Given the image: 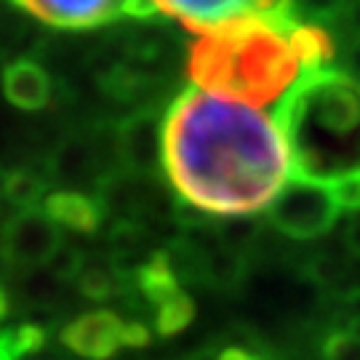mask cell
<instances>
[{"label":"cell","instance_id":"cell-1","mask_svg":"<svg viewBox=\"0 0 360 360\" xmlns=\"http://www.w3.org/2000/svg\"><path fill=\"white\" fill-rule=\"evenodd\" d=\"M163 171L198 211L251 217L288 184L291 155L264 107L187 89L163 120Z\"/></svg>","mask_w":360,"mask_h":360},{"label":"cell","instance_id":"cell-2","mask_svg":"<svg viewBox=\"0 0 360 360\" xmlns=\"http://www.w3.org/2000/svg\"><path fill=\"white\" fill-rule=\"evenodd\" d=\"M288 25L272 16H245L198 35L187 49L193 86L254 107H278L304 75Z\"/></svg>","mask_w":360,"mask_h":360},{"label":"cell","instance_id":"cell-3","mask_svg":"<svg viewBox=\"0 0 360 360\" xmlns=\"http://www.w3.org/2000/svg\"><path fill=\"white\" fill-rule=\"evenodd\" d=\"M294 179L334 187L360 179V83L347 72L318 70L275 107Z\"/></svg>","mask_w":360,"mask_h":360},{"label":"cell","instance_id":"cell-4","mask_svg":"<svg viewBox=\"0 0 360 360\" xmlns=\"http://www.w3.org/2000/svg\"><path fill=\"white\" fill-rule=\"evenodd\" d=\"M342 208L328 184L291 179L267 206V221L296 240L321 238L336 224Z\"/></svg>","mask_w":360,"mask_h":360},{"label":"cell","instance_id":"cell-5","mask_svg":"<svg viewBox=\"0 0 360 360\" xmlns=\"http://www.w3.org/2000/svg\"><path fill=\"white\" fill-rule=\"evenodd\" d=\"M163 16L176 19L184 30L203 35L208 30L230 25L245 16L285 19L291 0H155Z\"/></svg>","mask_w":360,"mask_h":360},{"label":"cell","instance_id":"cell-6","mask_svg":"<svg viewBox=\"0 0 360 360\" xmlns=\"http://www.w3.org/2000/svg\"><path fill=\"white\" fill-rule=\"evenodd\" d=\"M117 158L134 176H158L163 171V120L155 112H136L120 123Z\"/></svg>","mask_w":360,"mask_h":360},{"label":"cell","instance_id":"cell-7","mask_svg":"<svg viewBox=\"0 0 360 360\" xmlns=\"http://www.w3.org/2000/svg\"><path fill=\"white\" fill-rule=\"evenodd\" d=\"M3 248L6 254L19 264H43L56 257L62 248L59 224L51 221L43 211L27 208L6 224L3 232Z\"/></svg>","mask_w":360,"mask_h":360},{"label":"cell","instance_id":"cell-8","mask_svg":"<svg viewBox=\"0 0 360 360\" xmlns=\"http://www.w3.org/2000/svg\"><path fill=\"white\" fill-rule=\"evenodd\" d=\"M19 8L59 30H91L126 16L129 0H13Z\"/></svg>","mask_w":360,"mask_h":360},{"label":"cell","instance_id":"cell-9","mask_svg":"<svg viewBox=\"0 0 360 360\" xmlns=\"http://www.w3.org/2000/svg\"><path fill=\"white\" fill-rule=\"evenodd\" d=\"M0 77L6 99L19 110L35 112L51 102V77L32 59H13L3 67Z\"/></svg>","mask_w":360,"mask_h":360},{"label":"cell","instance_id":"cell-10","mask_svg":"<svg viewBox=\"0 0 360 360\" xmlns=\"http://www.w3.org/2000/svg\"><path fill=\"white\" fill-rule=\"evenodd\" d=\"M43 214L56 221L59 227L91 235L102 227L104 208L91 195L77 190H56L43 198Z\"/></svg>","mask_w":360,"mask_h":360},{"label":"cell","instance_id":"cell-11","mask_svg":"<svg viewBox=\"0 0 360 360\" xmlns=\"http://www.w3.org/2000/svg\"><path fill=\"white\" fill-rule=\"evenodd\" d=\"M67 345L86 355H110L123 339V326L110 312H94L86 315L67 328Z\"/></svg>","mask_w":360,"mask_h":360},{"label":"cell","instance_id":"cell-12","mask_svg":"<svg viewBox=\"0 0 360 360\" xmlns=\"http://www.w3.org/2000/svg\"><path fill=\"white\" fill-rule=\"evenodd\" d=\"M288 40H291V46H294L304 72L328 70V65L334 62V38L328 35V30L323 25H299V22H291L288 25Z\"/></svg>","mask_w":360,"mask_h":360},{"label":"cell","instance_id":"cell-13","mask_svg":"<svg viewBox=\"0 0 360 360\" xmlns=\"http://www.w3.org/2000/svg\"><path fill=\"white\" fill-rule=\"evenodd\" d=\"M139 283H142V291L150 299L155 302H166L171 299L174 294H179L176 291V278H174V270H171V264H168V257L166 254H155L147 264L142 267L139 272Z\"/></svg>","mask_w":360,"mask_h":360},{"label":"cell","instance_id":"cell-14","mask_svg":"<svg viewBox=\"0 0 360 360\" xmlns=\"http://www.w3.org/2000/svg\"><path fill=\"white\" fill-rule=\"evenodd\" d=\"M3 195L19 211L35 208V203L43 198V179H38L32 171H11L3 179Z\"/></svg>","mask_w":360,"mask_h":360},{"label":"cell","instance_id":"cell-15","mask_svg":"<svg viewBox=\"0 0 360 360\" xmlns=\"http://www.w3.org/2000/svg\"><path fill=\"white\" fill-rule=\"evenodd\" d=\"M345 6L347 0H291L285 8V19L299 25H323L328 19H336L345 11Z\"/></svg>","mask_w":360,"mask_h":360},{"label":"cell","instance_id":"cell-16","mask_svg":"<svg viewBox=\"0 0 360 360\" xmlns=\"http://www.w3.org/2000/svg\"><path fill=\"white\" fill-rule=\"evenodd\" d=\"M102 86L110 96H115V99H129V96H134V94L139 91V86H142V75L129 70V67H112L110 72L102 75Z\"/></svg>","mask_w":360,"mask_h":360},{"label":"cell","instance_id":"cell-17","mask_svg":"<svg viewBox=\"0 0 360 360\" xmlns=\"http://www.w3.org/2000/svg\"><path fill=\"white\" fill-rule=\"evenodd\" d=\"M193 315V304L184 294H174L171 299H166L160 304V318H158V326L160 331H176L184 323L190 321Z\"/></svg>","mask_w":360,"mask_h":360},{"label":"cell","instance_id":"cell-18","mask_svg":"<svg viewBox=\"0 0 360 360\" xmlns=\"http://www.w3.org/2000/svg\"><path fill=\"white\" fill-rule=\"evenodd\" d=\"M331 360H360V334H336L328 342Z\"/></svg>","mask_w":360,"mask_h":360},{"label":"cell","instance_id":"cell-19","mask_svg":"<svg viewBox=\"0 0 360 360\" xmlns=\"http://www.w3.org/2000/svg\"><path fill=\"white\" fill-rule=\"evenodd\" d=\"M336 195V203L342 211L347 214H358L360 211V179H347V181H339L331 187Z\"/></svg>","mask_w":360,"mask_h":360},{"label":"cell","instance_id":"cell-20","mask_svg":"<svg viewBox=\"0 0 360 360\" xmlns=\"http://www.w3.org/2000/svg\"><path fill=\"white\" fill-rule=\"evenodd\" d=\"M80 283L86 288V294L91 296H104L110 291V270L107 267H99V264H91L83 270V278Z\"/></svg>","mask_w":360,"mask_h":360},{"label":"cell","instance_id":"cell-21","mask_svg":"<svg viewBox=\"0 0 360 360\" xmlns=\"http://www.w3.org/2000/svg\"><path fill=\"white\" fill-rule=\"evenodd\" d=\"M347 245L360 257V211L352 214L349 219V227H347Z\"/></svg>","mask_w":360,"mask_h":360},{"label":"cell","instance_id":"cell-22","mask_svg":"<svg viewBox=\"0 0 360 360\" xmlns=\"http://www.w3.org/2000/svg\"><path fill=\"white\" fill-rule=\"evenodd\" d=\"M347 75L355 77L360 83V40L349 49V56H347Z\"/></svg>","mask_w":360,"mask_h":360},{"label":"cell","instance_id":"cell-23","mask_svg":"<svg viewBox=\"0 0 360 360\" xmlns=\"http://www.w3.org/2000/svg\"><path fill=\"white\" fill-rule=\"evenodd\" d=\"M347 22H349V30H352V32L358 35V40H360V3H355V6H349Z\"/></svg>","mask_w":360,"mask_h":360},{"label":"cell","instance_id":"cell-24","mask_svg":"<svg viewBox=\"0 0 360 360\" xmlns=\"http://www.w3.org/2000/svg\"><path fill=\"white\" fill-rule=\"evenodd\" d=\"M3 312H6V296L0 294V315H3Z\"/></svg>","mask_w":360,"mask_h":360}]
</instances>
